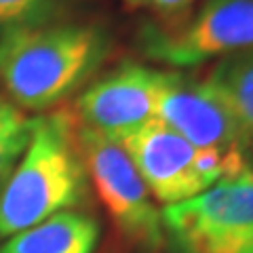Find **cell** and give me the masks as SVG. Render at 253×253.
Here are the masks:
<instances>
[{
    "instance_id": "cell-1",
    "label": "cell",
    "mask_w": 253,
    "mask_h": 253,
    "mask_svg": "<svg viewBox=\"0 0 253 253\" xmlns=\"http://www.w3.org/2000/svg\"><path fill=\"white\" fill-rule=\"evenodd\" d=\"M110 51L89 23H38L0 30V86L15 108L41 112L84 84Z\"/></svg>"
},
{
    "instance_id": "cell-2",
    "label": "cell",
    "mask_w": 253,
    "mask_h": 253,
    "mask_svg": "<svg viewBox=\"0 0 253 253\" xmlns=\"http://www.w3.org/2000/svg\"><path fill=\"white\" fill-rule=\"evenodd\" d=\"M86 169L68 112L32 118L30 141L0 190V236H13L81 205Z\"/></svg>"
},
{
    "instance_id": "cell-3",
    "label": "cell",
    "mask_w": 253,
    "mask_h": 253,
    "mask_svg": "<svg viewBox=\"0 0 253 253\" xmlns=\"http://www.w3.org/2000/svg\"><path fill=\"white\" fill-rule=\"evenodd\" d=\"M161 224L169 253H253V169L165 205Z\"/></svg>"
},
{
    "instance_id": "cell-4",
    "label": "cell",
    "mask_w": 253,
    "mask_h": 253,
    "mask_svg": "<svg viewBox=\"0 0 253 253\" xmlns=\"http://www.w3.org/2000/svg\"><path fill=\"white\" fill-rule=\"evenodd\" d=\"M76 137L86 175L116 230L139 253H158L163 247L161 211L129 154L121 144L86 126L76 131Z\"/></svg>"
},
{
    "instance_id": "cell-5",
    "label": "cell",
    "mask_w": 253,
    "mask_h": 253,
    "mask_svg": "<svg viewBox=\"0 0 253 253\" xmlns=\"http://www.w3.org/2000/svg\"><path fill=\"white\" fill-rule=\"evenodd\" d=\"M253 49V0H205L188 23L146 28L141 51L169 66H196Z\"/></svg>"
},
{
    "instance_id": "cell-6",
    "label": "cell",
    "mask_w": 253,
    "mask_h": 253,
    "mask_svg": "<svg viewBox=\"0 0 253 253\" xmlns=\"http://www.w3.org/2000/svg\"><path fill=\"white\" fill-rule=\"evenodd\" d=\"M173 72L126 61L101 76L78 97L81 126L112 141L156 118V104Z\"/></svg>"
},
{
    "instance_id": "cell-7",
    "label": "cell",
    "mask_w": 253,
    "mask_h": 253,
    "mask_svg": "<svg viewBox=\"0 0 253 253\" xmlns=\"http://www.w3.org/2000/svg\"><path fill=\"white\" fill-rule=\"evenodd\" d=\"M116 144L129 154L148 192L158 203L175 205L211 188L199 167V148L188 144L158 118Z\"/></svg>"
},
{
    "instance_id": "cell-8",
    "label": "cell",
    "mask_w": 253,
    "mask_h": 253,
    "mask_svg": "<svg viewBox=\"0 0 253 253\" xmlns=\"http://www.w3.org/2000/svg\"><path fill=\"white\" fill-rule=\"evenodd\" d=\"M156 118L194 148H213L224 154L247 148L236 121L205 81L196 83L173 72L158 97Z\"/></svg>"
},
{
    "instance_id": "cell-9",
    "label": "cell",
    "mask_w": 253,
    "mask_h": 253,
    "mask_svg": "<svg viewBox=\"0 0 253 253\" xmlns=\"http://www.w3.org/2000/svg\"><path fill=\"white\" fill-rule=\"evenodd\" d=\"M99 224L91 215L59 211L41 224L13 234L0 253H93Z\"/></svg>"
},
{
    "instance_id": "cell-10",
    "label": "cell",
    "mask_w": 253,
    "mask_h": 253,
    "mask_svg": "<svg viewBox=\"0 0 253 253\" xmlns=\"http://www.w3.org/2000/svg\"><path fill=\"white\" fill-rule=\"evenodd\" d=\"M205 84L236 121L247 148H253V49L219 57Z\"/></svg>"
},
{
    "instance_id": "cell-11",
    "label": "cell",
    "mask_w": 253,
    "mask_h": 253,
    "mask_svg": "<svg viewBox=\"0 0 253 253\" xmlns=\"http://www.w3.org/2000/svg\"><path fill=\"white\" fill-rule=\"evenodd\" d=\"M32 131V118L19 108L0 99V190L13 173L26 150Z\"/></svg>"
},
{
    "instance_id": "cell-12",
    "label": "cell",
    "mask_w": 253,
    "mask_h": 253,
    "mask_svg": "<svg viewBox=\"0 0 253 253\" xmlns=\"http://www.w3.org/2000/svg\"><path fill=\"white\" fill-rule=\"evenodd\" d=\"M59 0H0V30L51 21Z\"/></svg>"
},
{
    "instance_id": "cell-13",
    "label": "cell",
    "mask_w": 253,
    "mask_h": 253,
    "mask_svg": "<svg viewBox=\"0 0 253 253\" xmlns=\"http://www.w3.org/2000/svg\"><path fill=\"white\" fill-rule=\"evenodd\" d=\"M131 2L137 4H148L152 9L161 11L165 15H171V17H179L188 11V6L192 4V0H131Z\"/></svg>"
}]
</instances>
